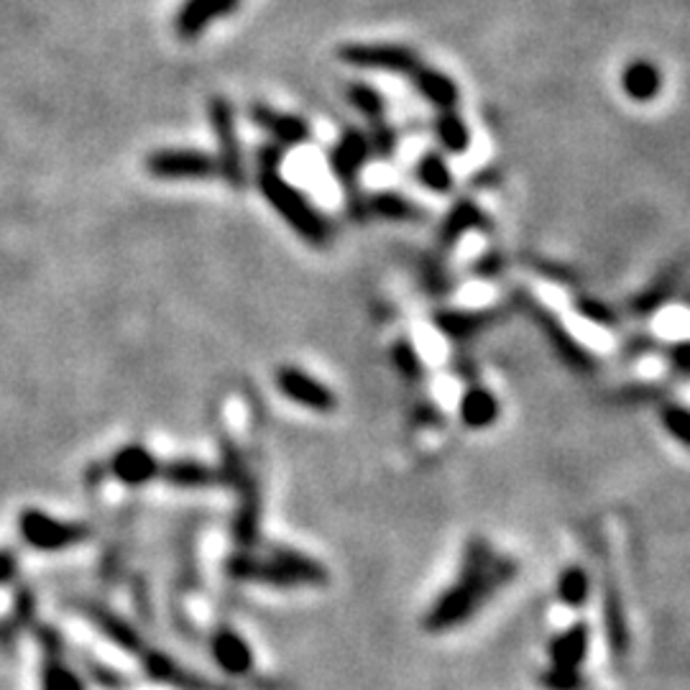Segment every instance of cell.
<instances>
[{
  "label": "cell",
  "mask_w": 690,
  "mask_h": 690,
  "mask_svg": "<svg viewBox=\"0 0 690 690\" xmlns=\"http://www.w3.org/2000/svg\"><path fill=\"white\" fill-rule=\"evenodd\" d=\"M678 282H680V269L670 267L665 274H660L655 282H652V286H648V289L642 292V295L631 299V315H637V318H650L652 312H657L660 307L673 297Z\"/></svg>",
  "instance_id": "cell-22"
},
{
  "label": "cell",
  "mask_w": 690,
  "mask_h": 690,
  "mask_svg": "<svg viewBox=\"0 0 690 690\" xmlns=\"http://www.w3.org/2000/svg\"><path fill=\"white\" fill-rule=\"evenodd\" d=\"M274 386L292 405L310 409V412L333 415L337 409V396L333 389L322 384L320 379H315L312 373L297 369V366H279L274 373Z\"/></svg>",
  "instance_id": "cell-7"
},
{
  "label": "cell",
  "mask_w": 690,
  "mask_h": 690,
  "mask_svg": "<svg viewBox=\"0 0 690 690\" xmlns=\"http://www.w3.org/2000/svg\"><path fill=\"white\" fill-rule=\"evenodd\" d=\"M161 473H164L169 483L182 489H205L223 483L220 481V471L200 464V460H177V464H169Z\"/></svg>",
  "instance_id": "cell-23"
},
{
  "label": "cell",
  "mask_w": 690,
  "mask_h": 690,
  "mask_svg": "<svg viewBox=\"0 0 690 690\" xmlns=\"http://www.w3.org/2000/svg\"><path fill=\"white\" fill-rule=\"evenodd\" d=\"M415 177H417V182H420L424 189H430V193H435V195L453 193L455 180H453L451 167H447L445 159L440 157V153H435V151L422 153V157L417 159Z\"/></svg>",
  "instance_id": "cell-25"
},
{
  "label": "cell",
  "mask_w": 690,
  "mask_h": 690,
  "mask_svg": "<svg viewBox=\"0 0 690 690\" xmlns=\"http://www.w3.org/2000/svg\"><path fill=\"white\" fill-rule=\"evenodd\" d=\"M591 650V627L586 621H576L570 627H565L563 631L550 640L547 644V657L550 665L555 667H570V670H581L586 657H589Z\"/></svg>",
  "instance_id": "cell-15"
},
{
  "label": "cell",
  "mask_w": 690,
  "mask_h": 690,
  "mask_svg": "<svg viewBox=\"0 0 690 690\" xmlns=\"http://www.w3.org/2000/svg\"><path fill=\"white\" fill-rule=\"evenodd\" d=\"M119 473L128 483H144L149 481L151 476L159 473V466L149 453L141 451V447H138V451L136 447H131V451H126L119 458Z\"/></svg>",
  "instance_id": "cell-27"
},
{
  "label": "cell",
  "mask_w": 690,
  "mask_h": 690,
  "mask_svg": "<svg viewBox=\"0 0 690 690\" xmlns=\"http://www.w3.org/2000/svg\"><path fill=\"white\" fill-rule=\"evenodd\" d=\"M241 5V0H185V5L174 19V32L182 39H197L208 32L215 21L231 16Z\"/></svg>",
  "instance_id": "cell-12"
},
{
  "label": "cell",
  "mask_w": 690,
  "mask_h": 690,
  "mask_svg": "<svg viewBox=\"0 0 690 690\" xmlns=\"http://www.w3.org/2000/svg\"><path fill=\"white\" fill-rule=\"evenodd\" d=\"M435 136L438 144L443 146L447 153H466L471 149V131H468L466 121L460 119L453 110H440L435 119Z\"/></svg>",
  "instance_id": "cell-24"
},
{
  "label": "cell",
  "mask_w": 690,
  "mask_h": 690,
  "mask_svg": "<svg viewBox=\"0 0 690 690\" xmlns=\"http://www.w3.org/2000/svg\"><path fill=\"white\" fill-rule=\"evenodd\" d=\"M248 119H251L254 126L267 131L274 138V144L282 146V149H286V146H305L312 138L310 121L292 113H282V110L263 106V102H254L248 108Z\"/></svg>",
  "instance_id": "cell-10"
},
{
  "label": "cell",
  "mask_w": 690,
  "mask_h": 690,
  "mask_svg": "<svg viewBox=\"0 0 690 690\" xmlns=\"http://www.w3.org/2000/svg\"><path fill=\"white\" fill-rule=\"evenodd\" d=\"M422 282L432 295H447V292H453L455 286L451 274H447V269L438 259H432V256H424L422 261Z\"/></svg>",
  "instance_id": "cell-32"
},
{
  "label": "cell",
  "mask_w": 690,
  "mask_h": 690,
  "mask_svg": "<svg viewBox=\"0 0 690 690\" xmlns=\"http://www.w3.org/2000/svg\"><path fill=\"white\" fill-rule=\"evenodd\" d=\"M210 655L225 678H248L254 673V650L236 629L220 627L210 640Z\"/></svg>",
  "instance_id": "cell-11"
},
{
  "label": "cell",
  "mask_w": 690,
  "mask_h": 690,
  "mask_svg": "<svg viewBox=\"0 0 690 690\" xmlns=\"http://www.w3.org/2000/svg\"><path fill=\"white\" fill-rule=\"evenodd\" d=\"M366 138H369L371 157H379V159L394 157L396 144H399V134H396V128L384 119L369 123V134H366Z\"/></svg>",
  "instance_id": "cell-30"
},
{
  "label": "cell",
  "mask_w": 690,
  "mask_h": 690,
  "mask_svg": "<svg viewBox=\"0 0 690 690\" xmlns=\"http://www.w3.org/2000/svg\"><path fill=\"white\" fill-rule=\"evenodd\" d=\"M369 159H371V146L364 131L345 128L328 153L330 169H333L335 180L341 182L345 195L361 189L358 187V180H361V172L366 169V161Z\"/></svg>",
  "instance_id": "cell-9"
},
{
  "label": "cell",
  "mask_w": 690,
  "mask_h": 690,
  "mask_svg": "<svg viewBox=\"0 0 690 690\" xmlns=\"http://www.w3.org/2000/svg\"><path fill=\"white\" fill-rule=\"evenodd\" d=\"M502 269H504V259H502V254L489 251L486 256H481V259L476 261L473 274H479L481 279H491V276H498V274H502Z\"/></svg>",
  "instance_id": "cell-34"
},
{
  "label": "cell",
  "mask_w": 690,
  "mask_h": 690,
  "mask_svg": "<svg viewBox=\"0 0 690 690\" xmlns=\"http://www.w3.org/2000/svg\"><path fill=\"white\" fill-rule=\"evenodd\" d=\"M517 299H519V305H522L527 310V315H530V318L534 320V325H538L542 333H545L550 345L555 348V354L560 356L565 364L572 366V369L581 371V373H591V371L599 369L596 356H593L591 350L586 348V345L578 341V337L572 335L568 328L563 325V320L557 318V315L550 310V307L542 305L540 299H534L532 295H527V292H519Z\"/></svg>",
  "instance_id": "cell-5"
},
{
  "label": "cell",
  "mask_w": 690,
  "mask_h": 690,
  "mask_svg": "<svg viewBox=\"0 0 690 690\" xmlns=\"http://www.w3.org/2000/svg\"><path fill=\"white\" fill-rule=\"evenodd\" d=\"M663 424L680 445H688V430H690V415L682 405H667L663 407Z\"/></svg>",
  "instance_id": "cell-33"
},
{
  "label": "cell",
  "mask_w": 690,
  "mask_h": 690,
  "mask_svg": "<svg viewBox=\"0 0 690 690\" xmlns=\"http://www.w3.org/2000/svg\"><path fill=\"white\" fill-rule=\"evenodd\" d=\"M502 405L486 386H468L460 396L458 417L468 430H486L498 420Z\"/></svg>",
  "instance_id": "cell-17"
},
{
  "label": "cell",
  "mask_w": 690,
  "mask_h": 690,
  "mask_svg": "<svg viewBox=\"0 0 690 690\" xmlns=\"http://www.w3.org/2000/svg\"><path fill=\"white\" fill-rule=\"evenodd\" d=\"M392 361L396 366V371H399L402 377L409 379V381H417V379L424 377L422 356H420V350L415 348V343L409 341V337H399V341L394 343Z\"/></svg>",
  "instance_id": "cell-28"
},
{
  "label": "cell",
  "mask_w": 690,
  "mask_h": 690,
  "mask_svg": "<svg viewBox=\"0 0 690 690\" xmlns=\"http://www.w3.org/2000/svg\"><path fill=\"white\" fill-rule=\"evenodd\" d=\"M491 220L486 212L481 210L479 202L468 200V197H460L458 202L447 210V215L443 220V225L438 227V246L443 251H451V248L458 246V241L471 231H489Z\"/></svg>",
  "instance_id": "cell-14"
},
{
  "label": "cell",
  "mask_w": 690,
  "mask_h": 690,
  "mask_svg": "<svg viewBox=\"0 0 690 690\" xmlns=\"http://www.w3.org/2000/svg\"><path fill=\"white\" fill-rule=\"evenodd\" d=\"M688 345L686 343H678L675 345V348L670 350V356H673V361H675V371L678 373H682V377H686L688 373V366H690V361H688Z\"/></svg>",
  "instance_id": "cell-35"
},
{
  "label": "cell",
  "mask_w": 690,
  "mask_h": 690,
  "mask_svg": "<svg viewBox=\"0 0 690 690\" xmlns=\"http://www.w3.org/2000/svg\"><path fill=\"white\" fill-rule=\"evenodd\" d=\"M557 599H560L563 606L568 608H583L589 604L591 591H593V581H591V572L583 568V565H565L557 576Z\"/></svg>",
  "instance_id": "cell-21"
},
{
  "label": "cell",
  "mask_w": 690,
  "mask_h": 690,
  "mask_svg": "<svg viewBox=\"0 0 690 690\" xmlns=\"http://www.w3.org/2000/svg\"><path fill=\"white\" fill-rule=\"evenodd\" d=\"M540 686L545 690H586L589 688V680H586L583 670L550 665L547 670H542L540 675Z\"/></svg>",
  "instance_id": "cell-29"
},
{
  "label": "cell",
  "mask_w": 690,
  "mask_h": 690,
  "mask_svg": "<svg viewBox=\"0 0 690 690\" xmlns=\"http://www.w3.org/2000/svg\"><path fill=\"white\" fill-rule=\"evenodd\" d=\"M337 57L348 67L392 72V75H412L422 64L417 51L402 47V44H345Z\"/></svg>",
  "instance_id": "cell-6"
},
{
  "label": "cell",
  "mask_w": 690,
  "mask_h": 690,
  "mask_svg": "<svg viewBox=\"0 0 690 690\" xmlns=\"http://www.w3.org/2000/svg\"><path fill=\"white\" fill-rule=\"evenodd\" d=\"M496 318V310H455V307H443L432 315L440 333L453 341H468V337L479 335L481 330L494 325Z\"/></svg>",
  "instance_id": "cell-16"
},
{
  "label": "cell",
  "mask_w": 690,
  "mask_h": 690,
  "mask_svg": "<svg viewBox=\"0 0 690 690\" xmlns=\"http://www.w3.org/2000/svg\"><path fill=\"white\" fill-rule=\"evenodd\" d=\"M146 172L157 180H212L218 177V161L195 149H161L146 159Z\"/></svg>",
  "instance_id": "cell-8"
},
{
  "label": "cell",
  "mask_w": 690,
  "mask_h": 690,
  "mask_svg": "<svg viewBox=\"0 0 690 690\" xmlns=\"http://www.w3.org/2000/svg\"><path fill=\"white\" fill-rule=\"evenodd\" d=\"M366 210H369V218H384L394 220V223H407V220H420L424 215L420 205L405 195L394 193V189H384V193L366 197Z\"/></svg>",
  "instance_id": "cell-20"
},
{
  "label": "cell",
  "mask_w": 690,
  "mask_h": 690,
  "mask_svg": "<svg viewBox=\"0 0 690 690\" xmlns=\"http://www.w3.org/2000/svg\"><path fill=\"white\" fill-rule=\"evenodd\" d=\"M225 572L233 581L261 583L271 589H303V586H325L330 572L312 555L295 547L269 545L261 553L256 547L236 550L225 560Z\"/></svg>",
  "instance_id": "cell-3"
},
{
  "label": "cell",
  "mask_w": 690,
  "mask_h": 690,
  "mask_svg": "<svg viewBox=\"0 0 690 690\" xmlns=\"http://www.w3.org/2000/svg\"><path fill=\"white\" fill-rule=\"evenodd\" d=\"M282 159L284 149L279 144H263L256 151V180H259L261 195L299 238H305L315 248H328L335 233L333 223L295 185L282 177L279 172Z\"/></svg>",
  "instance_id": "cell-2"
},
{
  "label": "cell",
  "mask_w": 690,
  "mask_h": 690,
  "mask_svg": "<svg viewBox=\"0 0 690 690\" xmlns=\"http://www.w3.org/2000/svg\"><path fill=\"white\" fill-rule=\"evenodd\" d=\"M601 621H604L606 644L612 648L614 657H627L631 650L629 621L627 614H624L619 591H616L608 576H604V581H601Z\"/></svg>",
  "instance_id": "cell-13"
},
{
  "label": "cell",
  "mask_w": 690,
  "mask_h": 690,
  "mask_svg": "<svg viewBox=\"0 0 690 690\" xmlns=\"http://www.w3.org/2000/svg\"><path fill=\"white\" fill-rule=\"evenodd\" d=\"M572 307H576V312L581 315V318H586V320L593 322V325H599V328H616V325H619V315H616L612 307H608L606 303H601V299H596V297H589V295L576 297V303H572Z\"/></svg>",
  "instance_id": "cell-31"
},
{
  "label": "cell",
  "mask_w": 690,
  "mask_h": 690,
  "mask_svg": "<svg viewBox=\"0 0 690 690\" xmlns=\"http://www.w3.org/2000/svg\"><path fill=\"white\" fill-rule=\"evenodd\" d=\"M621 90L637 102L655 100L663 90V72L648 60H637L621 72Z\"/></svg>",
  "instance_id": "cell-19"
},
{
  "label": "cell",
  "mask_w": 690,
  "mask_h": 690,
  "mask_svg": "<svg viewBox=\"0 0 690 690\" xmlns=\"http://www.w3.org/2000/svg\"><path fill=\"white\" fill-rule=\"evenodd\" d=\"M519 560L498 553L486 538H468L460 553L458 576L440 596L432 601L422 616V629L430 634H443L471 621L483 606L496 599L498 591L517 581Z\"/></svg>",
  "instance_id": "cell-1"
},
{
  "label": "cell",
  "mask_w": 690,
  "mask_h": 690,
  "mask_svg": "<svg viewBox=\"0 0 690 690\" xmlns=\"http://www.w3.org/2000/svg\"><path fill=\"white\" fill-rule=\"evenodd\" d=\"M409 77H412L415 90L420 93L430 106H435L438 110H453L455 106H458L460 90L458 85H455V79L447 77L445 72L420 64V67H417Z\"/></svg>",
  "instance_id": "cell-18"
},
{
  "label": "cell",
  "mask_w": 690,
  "mask_h": 690,
  "mask_svg": "<svg viewBox=\"0 0 690 690\" xmlns=\"http://www.w3.org/2000/svg\"><path fill=\"white\" fill-rule=\"evenodd\" d=\"M210 128L218 141V177L227 182V187L244 189L246 187V164H244V146H241L236 110L231 100L212 95L208 102Z\"/></svg>",
  "instance_id": "cell-4"
},
{
  "label": "cell",
  "mask_w": 690,
  "mask_h": 690,
  "mask_svg": "<svg viewBox=\"0 0 690 690\" xmlns=\"http://www.w3.org/2000/svg\"><path fill=\"white\" fill-rule=\"evenodd\" d=\"M345 100H348V106L354 108L358 115H364L369 123L381 121L386 113V98L373 85L350 83L345 87Z\"/></svg>",
  "instance_id": "cell-26"
}]
</instances>
